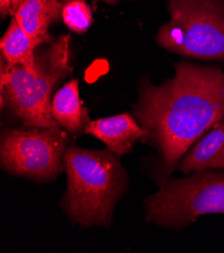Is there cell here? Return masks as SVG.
Listing matches in <instances>:
<instances>
[{
  "label": "cell",
  "mask_w": 224,
  "mask_h": 253,
  "mask_svg": "<svg viewBox=\"0 0 224 253\" xmlns=\"http://www.w3.org/2000/svg\"><path fill=\"white\" fill-rule=\"evenodd\" d=\"M175 76L159 86L138 84L133 116L146 131L143 142L157 149L156 178L162 186L189 148L224 116V71L180 61Z\"/></svg>",
  "instance_id": "obj_1"
},
{
  "label": "cell",
  "mask_w": 224,
  "mask_h": 253,
  "mask_svg": "<svg viewBox=\"0 0 224 253\" xmlns=\"http://www.w3.org/2000/svg\"><path fill=\"white\" fill-rule=\"evenodd\" d=\"M66 190L61 206L83 228H110L116 205L129 187L126 169L109 148L91 150L68 145L64 156Z\"/></svg>",
  "instance_id": "obj_2"
},
{
  "label": "cell",
  "mask_w": 224,
  "mask_h": 253,
  "mask_svg": "<svg viewBox=\"0 0 224 253\" xmlns=\"http://www.w3.org/2000/svg\"><path fill=\"white\" fill-rule=\"evenodd\" d=\"M70 36L63 35L35 50L34 69L0 63L1 109L8 107L24 125L61 128L52 113L55 87L71 74Z\"/></svg>",
  "instance_id": "obj_3"
},
{
  "label": "cell",
  "mask_w": 224,
  "mask_h": 253,
  "mask_svg": "<svg viewBox=\"0 0 224 253\" xmlns=\"http://www.w3.org/2000/svg\"><path fill=\"white\" fill-rule=\"evenodd\" d=\"M170 20L159 28L157 43L171 53L224 61V0H168Z\"/></svg>",
  "instance_id": "obj_4"
},
{
  "label": "cell",
  "mask_w": 224,
  "mask_h": 253,
  "mask_svg": "<svg viewBox=\"0 0 224 253\" xmlns=\"http://www.w3.org/2000/svg\"><path fill=\"white\" fill-rule=\"evenodd\" d=\"M146 221L179 230L206 214L224 215V171L204 169L168 180L145 200Z\"/></svg>",
  "instance_id": "obj_5"
},
{
  "label": "cell",
  "mask_w": 224,
  "mask_h": 253,
  "mask_svg": "<svg viewBox=\"0 0 224 253\" xmlns=\"http://www.w3.org/2000/svg\"><path fill=\"white\" fill-rule=\"evenodd\" d=\"M67 146L68 137L62 128L30 125L5 128L0 139V163L13 175L49 182L64 170V156Z\"/></svg>",
  "instance_id": "obj_6"
},
{
  "label": "cell",
  "mask_w": 224,
  "mask_h": 253,
  "mask_svg": "<svg viewBox=\"0 0 224 253\" xmlns=\"http://www.w3.org/2000/svg\"><path fill=\"white\" fill-rule=\"evenodd\" d=\"M86 133L104 142L119 158L131 153L138 141L146 138V131L129 113L91 120Z\"/></svg>",
  "instance_id": "obj_7"
},
{
  "label": "cell",
  "mask_w": 224,
  "mask_h": 253,
  "mask_svg": "<svg viewBox=\"0 0 224 253\" xmlns=\"http://www.w3.org/2000/svg\"><path fill=\"white\" fill-rule=\"evenodd\" d=\"M177 169L184 173L204 169L224 170V121L214 124L189 148Z\"/></svg>",
  "instance_id": "obj_8"
},
{
  "label": "cell",
  "mask_w": 224,
  "mask_h": 253,
  "mask_svg": "<svg viewBox=\"0 0 224 253\" xmlns=\"http://www.w3.org/2000/svg\"><path fill=\"white\" fill-rule=\"evenodd\" d=\"M52 113L60 127L65 132L72 135L86 133L91 119L88 108L81 101L78 79H71L54 95Z\"/></svg>",
  "instance_id": "obj_9"
},
{
  "label": "cell",
  "mask_w": 224,
  "mask_h": 253,
  "mask_svg": "<svg viewBox=\"0 0 224 253\" xmlns=\"http://www.w3.org/2000/svg\"><path fill=\"white\" fill-rule=\"evenodd\" d=\"M63 7L60 0H26L11 16L30 37L46 43L53 40L48 29L62 17Z\"/></svg>",
  "instance_id": "obj_10"
},
{
  "label": "cell",
  "mask_w": 224,
  "mask_h": 253,
  "mask_svg": "<svg viewBox=\"0 0 224 253\" xmlns=\"http://www.w3.org/2000/svg\"><path fill=\"white\" fill-rule=\"evenodd\" d=\"M41 44L43 43L40 41L32 39L24 32L11 16L8 28L0 41L1 58L8 67L24 66L33 70L35 50Z\"/></svg>",
  "instance_id": "obj_11"
},
{
  "label": "cell",
  "mask_w": 224,
  "mask_h": 253,
  "mask_svg": "<svg viewBox=\"0 0 224 253\" xmlns=\"http://www.w3.org/2000/svg\"><path fill=\"white\" fill-rule=\"evenodd\" d=\"M62 19L69 31L83 35L91 28L93 13L85 1H71L64 4Z\"/></svg>",
  "instance_id": "obj_12"
},
{
  "label": "cell",
  "mask_w": 224,
  "mask_h": 253,
  "mask_svg": "<svg viewBox=\"0 0 224 253\" xmlns=\"http://www.w3.org/2000/svg\"><path fill=\"white\" fill-rule=\"evenodd\" d=\"M11 6L12 0H0V16H1V19L11 13Z\"/></svg>",
  "instance_id": "obj_13"
},
{
  "label": "cell",
  "mask_w": 224,
  "mask_h": 253,
  "mask_svg": "<svg viewBox=\"0 0 224 253\" xmlns=\"http://www.w3.org/2000/svg\"><path fill=\"white\" fill-rule=\"evenodd\" d=\"M60 1L64 4H65V3H68V2H71V1H85V0H60ZM104 1L108 4H114L118 1V0H104Z\"/></svg>",
  "instance_id": "obj_14"
},
{
  "label": "cell",
  "mask_w": 224,
  "mask_h": 253,
  "mask_svg": "<svg viewBox=\"0 0 224 253\" xmlns=\"http://www.w3.org/2000/svg\"><path fill=\"white\" fill-rule=\"evenodd\" d=\"M26 1V0H12V6H11V13L10 15L17 9V7L22 3Z\"/></svg>",
  "instance_id": "obj_15"
},
{
  "label": "cell",
  "mask_w": 224,
  "mask_h": 253,
  "mask_svg": "<svg viewBox=\"0 0 224 253\" xmlns=\"http://www.w3.org/2000/svg\"><path fill=\"white\" fill-rule=\"evenodd\" d=\"M221 120H222V121H224V116H223V118H222V119H221Z\"/></svg>",
  "instance_id": "obj_16"
}]
</instances>
